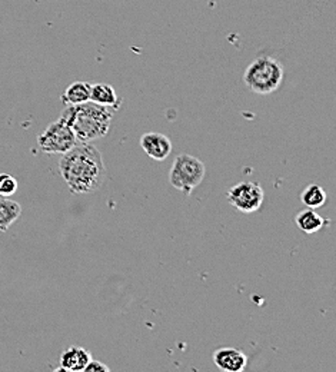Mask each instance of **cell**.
<instances>
[{
    "label": "cell",
    "mask_w": 336,
    "mask_h": 372,
    "mask_svg": "<svg viewBox=\"0 0 336 372\" xmlns=\"http://www.w3.org/2000/svg\"><path fill=\"white\" fill-rule=\"evenodd\" d=\"M59 170L69 191L74 195L99 191L108 177L102 153L91 142L76 143L70 151L62 153Z\"/></svg>",
    "instance_id": "cell-1"
},
{
    "label": "cell",
    "mask_w": 336,
    "mask_h": 372,
    "mask_svg": "<svg viewBox=\"0 0 336 372\" xmlns=\"http://www.w3.org/2000/svg\"><path fill=\"white\" fill-rule=\"evenodd\" d=\"M115 111L113 108L88 101L79 105H69L60 118L72 128L77 143H89L108 135Z\"/></svg>",
    "instance_id": "cell-2"
},
{
    "label": "cell",
    "mask_w": 336,
    "mask_h": 372,
    "mask_svg": "<svg viewBox=\"0 0 336 372\" xmlns=\"http://www.w3.org/2000/svg\"><path fill=\"white\" fill-rule=\"evenodd\" d=\"M284 80V66L272 56H259L249 63L243 73V82L249 90L258 95H269L279 89Z\"/></svg>",
    "instance_id": "cell-3"
},
{
    "label": "cell",
    "mask_w": 336,
    "mask_h": 372,
    "mask_svg": "<svg viewBox=\"0 0 336 372\" xmlns=\"http://www.w3.org/2000/svg\"><path fill=\"white\" fill-rule=\"evenodd\" d=\"M205 172L206 168L201 159L188 153H181L172 163L169 182L175 190L184 192L185 195H189L196 186L202 183Z\"/></svg>",
    "instance_id": "cell-4"
},
{
    "label": "cell",
    "mask_w": 336,
    "mask_h": 372,
    "mask_svg": "<svg viewBox=\"0 0 336 372\" xmlns=\"http://www.w3.org/2000/svg\"><path fill=\"white\" fill-rule=\"evenodd\" d=\"M77 143L72 128L59 118L50 124L38 138V145L42 152L49 155H62L70 151Z\"/></svg>",
    "instance_id": "cell-5"
},
{
    "label": "cell",
    "mask_w": 336,
    "mask_h": 372,
    "mask_svg": "<svg viewBox=\"0 0 336 372\" xmlns=\"http://www.w3.org/2000/svg\"><path fill=\"white\" fill-rule=\"evenodd\" d=\"M264 190L258 182H240L228 191L229 204L242 214H254L264 204Z\"/></svg>",
    "instance_id": "cell-6"
},
{
    "label": "cell",
    "mask_w": 336,
    "mask_h": 372,
    "mask_svg": "<svg viewBox=\"0 0 336 372\" xmlns=\"http://www.w3.org/2000/svg\"><path fill=\"white\" fill-rule=\"evenodd\" d=\"M140 146L150 159L164 160L172 152V142L163 133L146 132L140 138Z\"/></svg>",
    "instance_id": "cell-7"
},
{
    "label": "cell",
    "mask_w": 336,
    "mask_h": 372,
    "mask_svg": "<svg viewBox=\"0 0 336 372\" xmlns=\"http://www.w3.org/2000/svg\"><path fill=\"white\" fill-rule=\"evenodd\" d=\"M215 365L225 372H240L247 363V356L236 348H219L213 352Z\"/></svg>",
    "instance_id": "cell-8"
},
{
    "label": "cell",
    "mask_w": 336,
    "mask_h": 372,
    "mask_svg": "<svg viewBox=\"0 0 336 372\" xmlns=\"http://www.w3.org/2000/svg\"><path fill=\"white\" fill-rule=\"evenodd\" d=\"M91 359L92 355L88 349L82 346H69L60 354V361H59L60 365L59 368H56V371H63V372L83 371Z\"/></svg>",
    "instance_id": "cell-9"
},
{
    "label": "cell",
    "mask_w": 336,
    "mask_h": 372,
    "mask_svg": "<svg viewBox=\"0 0 336 372\" xmlns=\"http://www.w3.org/2000/svg\"><path fill=\"white\" fill-rule=\"evenodd\" d=\"M89 101H92L98 105H102V106L113 108V109H118L121 106V102H122L118 97L115 87L112 84H108V83L92 84Z\"/></svg>",
    "instance_id": "cell-10"
},
{
    "label": "cell",
    "mask_w": 336,
    "mask_h": 372,
    "mask_svg": "<svg viewBox=\"0 0 336 372\" xmlns=\"http://www.w3.org/2000/svg\"><path fill=\"white\" fill-rule=\"evenodd\" d=\"M91 87L92 84L88 82L70 83L60 98L62 104L69 106V105H79L83 102H88L91 99Z\"/></svg>",
    "instance_id": "cell-11"
},
{
    "label": "cell",
    "mask_w": 336,
    "mask_h": 372,
    "mask_svg": "<svg viewBox=\"0 0 336 372\" xmlns=\"http://www.w3.org/2000/svg\"><path fill=\"white\" fill-rule=\"evenodd\" d=\"M295 222H296V226H298L302 232H305V234H308V235H312V234L319 232L329 221L325 219V218H322L319 214H316L315 209L308 208V209L301 211V212L296 215Z\"/></svg>",
    "instance_id": "cell-12"
},
{
    "label": "cell",
    "mask_w": 336,
    "mask_h": 372,
    "mask_svg": "<svg viewBox=\"0 0 336 372\" xmlns=\"http://www.w3.org/2000/svg\"><path fill=\"white\" fill-rule=\"evenodd\" d=\"M22 215V207L9 198H0V232H6Z\"/></svg>",
    "instance_id": "cell-13"
},
{
    "label": "cell",
    "mask_w": 336,
    "mask_h": 372,
    "mask_svg": "<svg viewBox=\"0 0 336 372\" xmlns=\"http://www.w3.org/2000/svg\"><path fill=\"white\" fill-rule=\"evenodd\" d=\"M326 199H327V195H326L325 190L322 188L320 185H316V183L308 185L301 194L302 204L306 208H310V209H316V208L323 207L326 204Z\"/></svg>",
    "instance_id": "cell-14"
},
{
    "label": "cell",
    "mask_w": 336,
    "mask_h": 372,
    "mask_svg": "<svg viewBox=\"0 0 336 372\" xmlns=\"http://www.w3.org/2000/svg\"><path fill=\"white\" fill-rule=\"evenodd\" d=\"M18 180L9 173H0V197L9 198L18 192Z\"/></svg>",
    "instance_id": "cell-15"
},
{
    "label": "cell",
    "mask_w": 336,
    "mask_h": 372,
    "mask_svg": "<svg viewBox=\"0 0 336 372\" xmlns=\"http://www.w3.org/2000/svg\"><path fill=\"white\" fill-rule=\"evenodd\" d=\"M83 371H89V372H109L111 368L105 363H102L101 361H95V359H91L89 363L85 366V369Z\"/></svg>",
    "instance_id": "cell-16"
}]
</instances>
